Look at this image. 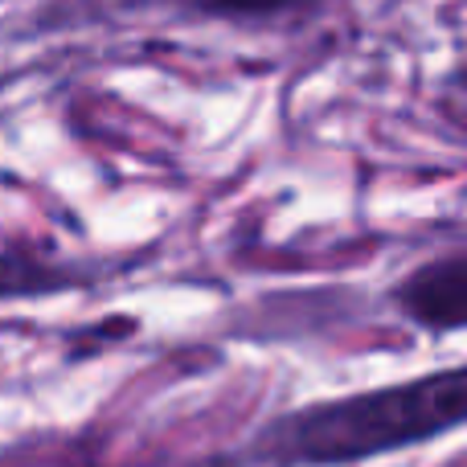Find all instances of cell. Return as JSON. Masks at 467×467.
<instances>
[{
	"label": "cell",
	"mask_w": 467,
	"mask_h": 467,
	"mask_svg": "<svg viewBox=\"0 0 467 467\" xmlns=\"http://www.w3.org/2000/svg\"><path fill=\"white\" fill-rule=\"evenodd\" d=\"M463 410L467 373L443 369L406 381V386L373 389V394L324 402L316 410L296 414L275 431H266V451L304 463H348L443 435V431L460 427Z\"/></svg>",
	"instance_id": "6da1fadb"
},
{
	"label": "cell",
	"mask_w": 467,
	"mask_h": 467,
	"mask_svg": "<svg viewBox=\"0 0 467 467\" xmlns=\"http://www.w3.org/2000/svg\"><path fill=\"white\" fill-rule=\"evenodd\" d=\"M218 13H279V8H291L299 0H205Z\"/></svg>",
	"instance_id": "277c9868"
},
{
	"label": "cell",
	"mask_w": 467,
	"mask_h": 467,
	"mask_svg": "<svg viewBox=\"0 0 467 467\" xmlns=\"http://www.w3.org/2000/svg\"><path fill=\"white\" fill-rule=\"evenodd\" d=\"M406 307L414 320L431 328H460L467 320V263L463 254H451L443 263L427 266L406 287Z\"/></svg>",
	"instance_id": "7a4b0ae2"
},
{
	"label": "cell",
	"mask_w": 467,
	"mask_h": 467,
	"mask_svg": "<svg viewBox=\"0 0 467 467\" xmlns=\"http://www.w3.org/2000/svg\"><path fill=\"white\" fill-rule=\"evenodd\" d=\"M41 275L33 271V266H21L13 263V258H0V296H21V291H33L41 287Z\"/></svg>",
	"instance_id": "3957f363"
}]
</instances>
